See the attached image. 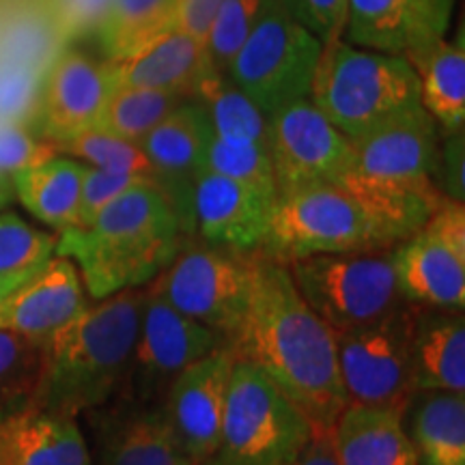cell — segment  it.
Masks as SVG:
<instances>
[{
  "mask_svg": "<svg viewBox=\"0 0 465 465\" xmlns=\"http://www.w3.org/2000/svg\"><path fill=\"white\" fill-rule=\"evenodd\" d=\"M203 171L218 173L232 182L263 192L276 199V179L270 149L252 143H229L212 136L207 144Z\"/></svg>",
  "mask_w": 465,
  "mask_h": 465,
  "instance_id": "36",
  "label": "cell"
},
{
  "mask_svg": "<svg viewBox=\"0 0 465 465\" xmlns=\"http://www.w3.org/2000/svg\"><path fill=\"white\" fill-rule=\"evenodd\" d=\"M276 199L322 183H339L351 168V138L330 124L308 97L270 116Z\"/></svg>",
  "mask_w": 465,
  "mask_h": 465,
  "instance_id": "13",
  "label": "cell"
},
{
  "mask_svg": "<svg viewBox=\"0 0 465 465\" xmlns=\"http://www.w3.org/2000/svg\"><path fill=\"white\" fill-rule=\"evenodd\" d=\"M414 392L465 394V317L459 308L418 306L411 341Z\"/></svg>",
  "mask_w": 465,
  "mask_h": 465,
  "instance_id": "26",
  "label": "cell"
},
{
  "mask_svg": "<svg viewBox=\"0 0 465 465\" xmlns=\"http://www.w3.org/2000/svg\"><path fill=\"white\" fill-rule=\"evenodd\" d=\"M86 306L78 267L58 254L0 302V330L45 341Z\"/></svg>",
  "mask_w": 465,
  "mask_h": 465,
  "instance_id": "20",
  "label": "cell"
},
{
  "mask_svg": "<svg viewBox=\"0 0 465 465\" xmlns=\"http://www.w3.org/2000/svg\"><path fill=\"white\" fill-rule=\"evenodd\" d=\"M63 44L52 15H15L0 28V61L45 72Z\"/></svg>",
  "mask_w": 465,
  "mask_h": 465,
  "instance_id": "35",
  "label": "cell"
},
{
  "mask_svg": "<svg viewBox=\"0 0 465 465\" xmlns=\"http://www.w3.org/2000/svg\"><path fill=\"white\" fill-rule=\"evenodd\" d=\"M144 302V287L97 300L44 341V373L35 405L75 418L119 392Z\"/></svg>",
  "mask_w": 465,
  "mask_h": 465,
  "instance_id": "3",
  "label": "cell"
},
{
  "mask_svg": "<svg viewBox=\"0 0 465 465\" xmlns=\"http://www.w3.org/2000/svg\"><path fill=\"white\" fill-rule=\"evenodd\" d=\"M433 183L452 201L465 199V141L463 132L441 134Z\"/></svg>",
  "mask_w": 465,
  "mask_h": 465,
  "instance_id": "43",
  "label": "cell"
},
{
  "mask_svg": "<svg viewBox=\"0 0 465 465\" xmlns=\"http://www.w3.org/2000/svg\"><path fill=\"white\" fill-rule=\"evenodd\" d=\"M15 192H14V182H11L9 174L0 173V209L7 207L11 201H14Z\"/></svg>",
  "mask_w": 465,
  "mask_h": 465,
  "instance_id": "48",
  "label": "cell"
},
{
  "mask_svg": "<svg viewBox=\"0 0 465 465\" xmlns=\"http://www.w3.org/2000/svg\"><path fill=\"white\" fill-rule=\"evenodd\" d=\"M113 80L106 63L78 50H61L45 69L35 116L37 134L61 144L100 124Z\"/></svg>",
  "mask_w": 465,
  "mask_h": 465,
  "instance_id": "15",
  "label": "cell"
},
{
  "mask_svg": "<svg viewBox=\"0 0 465 465\" xmlns=\"http://www.w3.org/2000/svg\"><path fill=\"white\" fill-rule=\"evenodd\" d=\"M259 250L265 257L289 263L315 254L386 248L356 201L339 183H322L278 196Z\"/></svg>",
  "mask_w": 465,
  "mask_h": 465,
  "instance_id": "9",
  "label": "cell"
},
{
  "mask_svg": "<svg viewBox=\"0 0 465 465\" xmlns=\"http://www.w3.org/2000/svg\"><path fill=\"white\" fill-rule=\"evenodd\" d=\"M339 185L356 201L383 248H394L427 224L449 196L435 183L405 185L347 171Z\"/></svg>",
  "mask_w": 465,
  "mask_h": 465,
  "instance_id": "22",
  "label": "cell"
},
{
  "mask_svg": "<svg viewBox=\"0 0 465 465\" xmlns=\"http://www.w3.org/2000/svg\"><path fill=\"white\" fill-rule=\"evenodd\" d=\"M418 304L405 302L362 328L334 332L347 399L364 405L405 407L411 388V341Z\"/></svg>",
  "mask_w": 465,
  "mask_h": 465,
  "instance_id": "11",
  "label": "cell"
},
{
  "mask_svg": "<svg viewBox=\"0 0 465 465\" xmlns=\"http://www.w3.org/2000/svg\"><path fill=\"white\" fill-rule=\"evenodd\" d=\"M174 0H110L97 35L106 58L124 56L151 35L171 26Z\"/></svg>",
  "mask_w": 465,
  "mask_h": 465,
  "instance_id": "33",
  "label": "cell"
},
{
  "mask_svg": "<svg viewBox=\"0 0 465 465\" xmlns=\"http://www.w3.org/2000/svg\"><path fill=\"white\" fill-rule=\"evenodd\" d=\"M411 444L420 465H465V394L427 392L414 414Z\"/></svg>",
  "mask_w": 465,
  "mask_h": 465,
  "instance_id": "30",
  "label": "cell"
},
{
  "mask_svg": "<svg viewBox=\"0 0 465 465\" xmlns=\"http://www.w3.org/2000/svg\"><path fill=\"white\" fill-rule=\"evenodd\" d=\"M405 407L349 403L332 427L341 465H420L403 429Z\"/></svg>",
  "mask_w": 465,
  "mask_h": 465,
  "instance_id": "23",
  "label": "cell"
},
{
  "mask_svg": "<svg viewBox=\"0 0 465 465\" xmlns=\"http://www.w3.org/2000/svg\"><path fill=\"white\" fill-rule=\"evenodd\" d=\"M403 298L427 308L465 306V207L446 199L420 231L392 248Z\"/></svg>",
  "mask_w": 465,
  "mask_h": 465,
  "instance_id": "12",
  "label": "cell"
},
{
  "mask_svg": "<svg viewBox=\"0 0 465 465\" xmlns=\"http://www.w3.org/2000/svg\"><path fill=\"white\" fill-rule=\"evenodd\" d=\"M220 5L223 0H174L171 26L190 35L196 42L205 44L209 26H212Z\"/></svg>",
  "mask_w": 465,
  "mask_h": 465,
  "instance_id": "45",
  "label": "cell"
},
{
  "mask_svg": "<svg viewBox=\"0 0 465 465\" xmlns=\"http://www.w3.org/2000/svg\"><path fill=\"white\" fill-rule=\"evenodd\" d=\"M229 347H218L174 380L162 410L190 465H203L218 449L232 371Z\"/></svg>",
  "mask_w": 465,
  "mask_h": 465,
  "instance_id": "14",
  "label": "cell"
},
{
  "mask_svg": "<svg viewBox=\"0 0 465 465\" xmlns=\"http://www.w3.org/2000/svg\"><path fill=\"white\" fill-rule=\"evenodd\" d=\"M226 347L235 360L263 371L315 431H332L349 403L334 332L302 298L287 265L261 250L252 252L246 315Z\"/></svg>",
  "mask_w": 465,
  "mask_h": 465,
  "instance_id": "1",
  "label": "cell"
},
{
  "mask_svg": "<svg viewBox=\"0 0 465 465\" xmlns=\"http://www.w3.org/2000/svg\"><path fill=\"white\" fill-rule=\"evenodd\" d=\"M45 72L0 61V121L35 125Z\"/></svg>",
  "mask_w": 465,
  "mask_h": 465,
  "instance_id": "39",
  "label": "cell"
},
{
  "mask_svg": "<svg viewBox=\"0 0 465 465\" xmlns=\"http://www.w3.org/2000/svg\"><path fill=\"white\" fill-rule=\"evenodd\" d=\"M138 183L158 185L162 190L160 183L151 182V179L138 177V174H121V173L102 171V168L86 166L84 179H83V196H80L78 224H75L74 229H83V226L91 224L93 218H95L110 201H114L116 196L124 194L125 190H130Z\"/></svg>",
  "mask_w": 465,
  "mask_h": 465,
  "instance_id": "41",
  "label": "cell"
},
{
  "mask_svg": "<svg viewBox=\"0 0 465 465\" xmlns=\"http://www.w3.org/2000/svg\"><path fill=\"white\" fill-rule=\"evenodd\" d=\"M44 373V341L0 330V420L35 405Z\"/></svg>",
  "mask_w": 465,
  "mask_h": 465,
  "instance_id": "31",
  "label": "cell"
},
{
  "mask_svg": "<svg viewBox=\"0 0 465 465\" xmlns=\"http://www.w3.org/2000/svg\"><path fill=\"white\" fill-rule=\"evenodd\" d=\"M291 281L332 332L362 328L405 304L392 248L289 261Z\"/></svg>",
  "mask_w": 465,
  "mask_h": 465,
  "instance_id": "6",
  "label": "cell"
},
{
  "mask_svg": "<svg viewBox=\"0 0 465 465\" xmlns=\"http://www.w3.org/2000/svg\"><path fill=\"white\" fill-rule=\"evenodd\" d=\"M457 0H349L342 39L358 48L407 54L446 37Z\"/></svg>",
  "mask_w": 465,
  "mask_h": 465,
  "instance_id": "16",
  "label": "cell"
},
{
  "mask_svg": "<svg viewBox=\"0 0 465 465\" xmlns=\"http://www.w3.org/2000/svg\"><path fill=\"white\" fill-rule=\"evenodd\" d=\"M188 97L174 93L141 89V86H114L104 104L100 130H106L125 141L141 143L171 110Z\"/></svg>",
  "mask_w": 465,
  "mask_h": 465,
  "instance_id": "32",
  "label": "cell"
},
{
  "mask_svg": "<svg viewBox=\"0 0 465 465\" xmlns=\"http://www.w3.org/2000/svg\"><path fill=\"white\" fill-rule=\"evenodd\" d=\"M110 0H52V20L61 33L63 42L97 31Z\"/></svg>",
  "mask_w": 465,
  "mask_h": 465,
  "instance_id": "44",
  "label": "cell"
},
{
  "mask_svg": "<svg viewBox=\"0 0 465 465\" xmlns=\"http://www.w3.org/2000/svg\"><path fill=\"white\" fill-rule=\"evenodd\" d=\"M323 44L278 0H263L252 33L226 65V75L267 116L308 97Z\"/></svg>",
  "mask_w": 465,
  "mask_h": 465,
  "instance_id": "7",
  "label": "cell"
},
{
  "mask_svg": "<svg viewBox=\"0 0 465 465\" xmlns=\"http://www.w3.org/2000/svg\"><path fill=\"white\" fill-rule=\"evenodd\" d=\"M315 429L263 371L232 362L218 449L203 465H293Z\"/></svg>",
  "mask_w": 465,
  "mask_h": 465,
  "instance_id": "5",
  "label": "cell"
},
{
  "mask_svg": "<svg viewBox=\"0 0 465 465\" xmlns=\"http://www.w3.org/2000/svg\"><path fill=\"white\" fill-rule=\"evenodd\" d=\"M104 63L113 80V89L141 86L174 93L179 97L194 95L201 80L216 69L205 44L173 26L151 35L124 56L106 58Z\"/></svg>",
  "mask_w": 465,
  "mask_h": 465,
  "instance_id": "21",
  "label": "cell"
},
{
  "mask_svg": "<svg viewBox=\"0 0 465 465\" xmlns=\"http://www.w3.org/2000/svg\"><path fill=\"white\" fill-rule=\"evenodd\" d=\"M100 418L102 465H190L162 405L114 403Z\"/></svg>",
  "mask_w": 465,
  "mask_h": 465,
  "instance_id": "25",
  "label": "cell"
},
{
  "mask_svg": "<svg viewBox=\"0 0 465 465\" xmlns=\"http://www.w3.org/2000/svg\"><path fill=\"white\" fill-rule=\"evenodd\" d=\"M56 149L61 155L83 160L86 166L121 174H138V177L151 179V182L162 185L160 174L155 173L141 144L114 136V134L100 130V127L78 134V136L56 144ZM162 190H164V185H162Z\"/></svg>",
  "mask_w": 465,
  "mask_h": 465,
  "instance_id": "34",
  "label": "cell"
},
{
  "mask_svg": "<svg viewBox=\"0 0 465 465\" xmlns=\"http://www.w3.org/2000/svg\"><path fill=\"white\" fill-rule=\"evenodd\" d=\"M177 209L158 185L138 183L83 229L61 231L56 254L72 259L93 300L153 281L185 243Z\"/></svg>",
  "mask_w": 465,
  "mask_h": 465,
  "instance_id": "2",
  "label": "cell"
},
{
  "mask_svg": "<svg viewBox=\"0 0 465 465\" xmlns=\"http://www.w3.org/2000/svg\"><path fill=\"white\" fill-rule=\"evenodd\" d=\"M441 132L431 114L420 108L351 141L349 171L381 182L405 185L433 183Z\"/></svg>",
  "mask_w": 465,
  "mask_h": 465,
  "instance_id": "19",
  "label": "cell"
},
{
  "mask_svg": "<svg viewBox=\"0 0 465 465\" xmlns=\"http://www.w3.org/2000/svg\"><path fill=\"white\" fill-rule=\"evenodd\" d=\"M58 153L56 144L37 136L28 125L0 121V173H15L44 164Z\"/></svg>",
  "mask_w": 465,
  "mask_h": 465,
  "instance_id": "40",
  "label": "cell"
},
{
  "mask_svg": "<svg viewBox=\"0 0 465 465\" xmlns=\"http://www.w3.org/2000/svg\"><path fill=\"white\" fill-rule=\"evenodd\" d=\"M293 465H341L334 450L332 431H312Z\"/></svg>",
  "mask_w": 465,
  "mask_h": 465,
  "instance_id": "46",
  "label": "cell"
},
{
  "mask_svg": "<svg viewBox=\"0 0 465 465\" xmlns=\"http://www.w3.org/2000/svg\"><path fill=\"white\" fill-rule=\"evenodd\" d=\"M274 203L263 192L218 173L201 171L192 183L194 231L203 242L240 252L261 248Z\"/></svg>",
  "mask_w": 465,
  "mask_h": 465,
  "instance_id": "18",
  "label": "cell"
},
{
  "mask_svg": "<svg viewBox=\"0 0 465 465\" xmlns=\"http://www.w3.org/2000/svg\"><path fill=\"white\" fill-rule=\"evenodd\" d=\"M278 3L323 45L342 39L349 0H278Z\"/></svg>",
  "mask_w": 465,
  "mask_h": 465,
  "instance_id": "42",
  "label": "cell"
},
{
  "mask_svg": "<svg viewBox=\"0 0 465 465\" xmlns=\"http://www.w3.org/2000/svg\"><path fill=\"white\" fill-rule=\"evenodd\" d=\"M86 164L74 158H54L11 177L17 201L44 224L58 232L78 224L80 196Z\"/></svg>",
  "mask_w": 465,
  "mask_h": 465,
  "instance_id": "28",
  "label": "cell"
},
{
  "mask_svg": "<svg viewBox=\"0 0 465 465\" xmlns=\"http://www.w3.org/2000/svg\"><path fill=\"white\" fill-rule=\"evenodd\" d=\"M213 132L205 108L199 102L183 100L177 104L158 125L143 138L141 149L144 151L160 182L164 185L166 196L177 209L185 232H194L192 220V183L203 171L207 144Z\"/></svg>",
  "mask_w": 465,
  "mask_h": 465,
  "instance_id": "17",
  "label": "cell"
},
{
  "mask_svg": "<svg viewBox=\"0 0 465 465\" xmlns=\"http://www.w3.org/2000/svg\"><path fill=\"white\" fill-rule=\"evenodd\" d=\"M42 267V265H39ZM39 267H33V270H25V272H15V274H0V302H3L11 291L20 287L22 282L26 281V278H31L35 272L39 270Z\"/></svg>",
  "mask_w": 465,
  "mask_h": 465,
  "instance_id": "47",
  "label": "cell"
},
{
  "mask_svg": "<svg viewBox=\"0 0 465 465\" xmlns=\"http://www.w3.org/2000/svg\"><path fill=\"white\" fill-rule=\"evenodd\" d=\"M252 252L207 242L183 243L177 257L144 287L229 342L246 315Z\"/></svg>",
  "mask_w": 465,
  "mask_h": 465,
  "instance_id": "8",
  "label": "cell"
},
{
  "mask_svg": "<svg viewBox=\"0 0 465 465\" xmlns=\"http://www.w3.org/2000/svg\"><path fill=\"white\" fill-rule=\"evenodd\" d=\"M223 336L151 293L144 287V302L130 362L114 403L134 407H160L179 375L224 347Z\"/></svg>",
  "mask_w": 465,
  "mask_h": 465,
  "instance_id": "10",
  "label": "cell"
},
{
  "mask_svg": "<svg viewBox=\"0 0 465 465\" xmlns=\"http://www.w3.org/2000/svg\"><path fill=\"white\" fill-rule=\"evenodd\" d=\"M192 100L205 108L212 132L229 143H252L270 149V116L226 75L212 69Z\"/></svg>",
  "mask_w": 465,
  "mask_h": 465,
  "instance_id": "29",
  "label": "cell"
},
{
  "mask_svg": "<svg viewBox=\"0 0 465 465\" xmlns=\"http://www.w3.org/2000/svg\"><path fill=\"white\" fill-rule=\"evenodd\" d=\"M308 100L351 141L422 108L420 86L405 56L358 48L345 39L323 45Z\"/></svg>",
  "mask_w": 465,
  "mask_h": 465,
  "instance_id": "4",
  "label": "cell"
},
{
  "mask_svg": "<svg viewBox=\"0 0 465 465\" xmlns=\"http://www.w3.org/2000/svg\"><path fill=\"white\" fill-rule=\"evenodd\" d=\"M261 5L263 0H223L205 39L209 58L220 72H224L252 33Z\"/></svg>",
  "mask_w": 465,
  "mask_h": 465,
  "instance_id": "38",
  "label": "cell"
},
{
  "mask_svg": "<svg viewBox=\"0 0 465 465\" xmlns=\"http://www.w3.org/2000/svg\"><path fill=\"white\" fill-rule=\"evenodd\" d=\"M420 86V104L441 134L463 132L465 125V37L435 39L403 54Z\"/></svg>",
  "mask_w": 465,
  "mask_h": 465,
  "instance_id": "27",
  "label": "cell"
},
{
  "mask_svg": "<svg viewBox=\"0 0 465 465\" xmlns=\"http://www.w3.org/2000/svg\"><path fill=\"white\" fill-rule=\"evenodd\" d=\"M0 465H91L72 416L31 405L0 420Z\"/></svg>",
  "mask_w": 465,
  "mask_h": 465,
  "instance_id": "24",
  "label": "cell"
},
{
  "mask_svg": "<svg viewBox=\"0 0 465 465\" xmlns=\"http://www.w3.org/2000/svg\"><path fill=\"white\" fill-rule=\"evenodd\" d=\"M54 250V235L35 229L15 213H0V274H15L44 265Z\"/></svg>",
  "mask_w": 465,
  "mask_h": 465,
  "instance_id": "37",
  "label": "cell"
}]
</instances>
